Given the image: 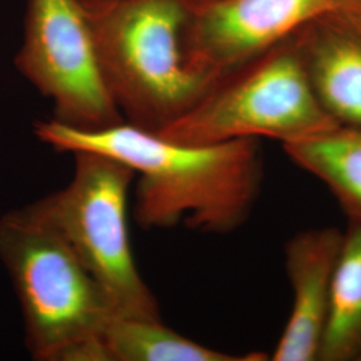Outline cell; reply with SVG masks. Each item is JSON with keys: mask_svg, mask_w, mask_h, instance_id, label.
<instances>
[{"mask_svg": "<svg viewBox=\"0 0 361 361\" xmlns=\"http://www.w3.org/2000/svg\"><path fill=\"white\" fill-rule=\"evenodd\" d=\"M283 147L296 166L334 194L347 219L361 221V130L337 125Z\"/></svg>", "mask_w": 361, "mask_h": 361, "instance_id": "cell-11", "label": "cell"}, {"mask_svg": "<svg viewBox=\"0 0 361 361\" xmlns=\"http://www.w3.org/2000/svg\"><path fill=\"white\" fill-rule=\"evenodd\" d=\"M343 229H304L285 245V269L292 288V308L273 361H319L329 317Z\"/></svg>", "mask_w": 361, "mask_h": 361, "instance_id": "cell-8", "label": "cell"}, {"mask_svg": "<svg viewBox=\"0 0 361 361\" xmlns=\"http://www.w3.org/2000/svg\"><path fill=\"white\" fill-rule=\"evenodd\" d=\"M16 70L54 106V121L83 131L123 122L80 0H27Z\"/></svg>", "mask_w": 361, "mask_h": 361, "instance_id": "cell-6", "label": "cell"}, {"mask_svg": "<svg viewBox=\"0 0 361 361\" xmlns=\"http://www.w3.org/2000/svg\"><path fill=\"white\" fill-rule=\"evenodd\" d=\"M65 188L32 202L63 235L121 314L161 319L130 244L133 169L113 157L79 150Z\"/></svg>", "mask_w": 361, "mask_h": 361, "instance_id": "cell-5", "label": "cell"}, {"mask_svg": "<svg viewBox=\"0 0 361 361\" xmlns=\"http://www.w3.org/2000/svg\"><path fill=\"white\" fill-rule=\"evenodd\" d=\"M0 262L18 297L34 360L104 361L101 336L119 312L32 204L0 217Z\"/></svg>", "mask_w": 361, "mask_h": 361, "instance_id": "cell-3", "label": "cell"}, {"mask_svg": "<svg viewBox=\"0 0 361 361\" xmlns=\"http://www.w3.org/2000/svg\"><path fill=\"white\" fill-rule=\"evenodd\" d=\"M335 13H361V0H193L186 47L194 65L219 80Z\"/></svg>", "mask_w": 361, "mask_h": 361, "instance_id": "cell-7", "label": "cell"}, {"mask_svg": "<svg viewBox=\"0 0 361 361\" xmlns=\"http://www.w3.org/2000/svg\"><path fill=\"white\" fill-rule=\"evenodd\" d=\"M319 361H361V221L347 219Z\"/></svg>", "mask_w": 361, "mask_h": 361, "instance_id": "cell-12", "label": "cell"}, {"mask_svg": "<svg viewBox=\"0 0 361 361\" xmlns=\"http://www.w3.org/2000/svg\"><path fill=\"white\" fill-rule=\"evenodd\" d=\"M104 361H267L269 355H234L188 338L161 319L116 313L101 336Z\"/></svg>", "mask_w": 361, "mask_h": 361, "instance_id": "cell-10", "label": "cell"}, {"mask_svg": "<svg viewBox=\"0 0 361 361\" xmlns=\"http://www.w3.org/2000/svg\"><path fill=\"white\" fill-rule=\"evenodd\" d=\"M335 126L312 90L293 35L219 78L198 104L157 133L195 145L262 137L288 145Z\"/></svg>", "mask_w": 361, "mask_h": 361, "instance_id": "cell-4", "label": "cell"}, {"mask_svg": "<svg viewBox=\"0 0 361 361\" xmlns=\"http://www.w3.org/2000/svg\"><path fill=\"white\" fill-rule=\"evenodd\" d=\"M295 38L325 113L338 126L361 130V13L324 15Z\"/></svg>", "mask_w": 361, "mask_h": 361, "instance_id": "cell-9", "label": "cell"}, {"mask_svg": "<svg viewBox=\"0 0 361 361\" xmlns=\"http://www.w3.org/2000/svg\"><path fill=\"white\" fill-rule=\"evenodd\" d=\"M80 1L104 80L126 122L159 131L216 85L186 47L193 0Z\"/></svg>", "mask_w": 361, "mask_h": 361, "instance_id": "cell-2", "label": "cell"}, {"mask_svg": "<svg viewBox=\"0 0 361 361\" xmlns=\"http://www.w3.org/2000/svg\"><path fill=\"white\" fill-rule=\"evenodd\" d=\"M39 141L58 153L89 150L133 169V213L143 229L228 234L252 214L264 177L257 140L195 145L162 137L126 121L95 131L54 119L35 122Z\"/></svg>", "mask_w": 361, "mask_h": 361, "instance_id": "cell-1", "label": "cell"}]
</instances>
